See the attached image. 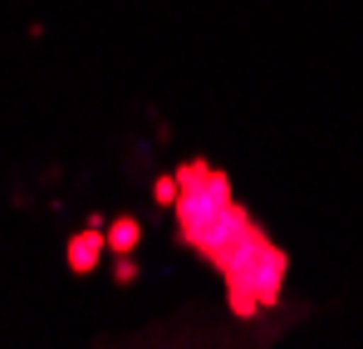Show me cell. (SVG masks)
I'll return each instance as SVG.
<instances>
[{"instance_id": "6da1fadb", "label": "cell", "mask_w": 363, "mask_h": 349, "mask_svg": "<svg viewBox=\"0 0 363 349\" xmlns=\"http://www.w3.org/2000/svg\"><path fill=\"white\" fill-rule=\"evenodd\" d=\"M177 217H182L186 241L201 246L211 261L226 266L236 295H245V281H250V295H260V300L275 295L280 271H265V266L245 261V256H275V246H265L260 232L231 207V192H226V177L221 173L186 168V173H182V192H177Z\"/></svg>"}]
</instances>
